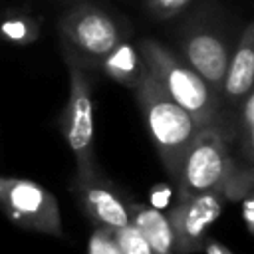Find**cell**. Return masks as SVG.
Listing matches in <instances>:
<instances>
[{"mask_svg": "<svg viewBox=\"0 0 254 254\" xmlns=\"http://www.w3.org/2000/svg\"><path fill=\"white\" fill-rule=\"evenodd\" d=\"M141 60L161 87L198 123L220 127L232 135V121L222 109L220 95L167 44L145 38L139 46Z\"/></svg>", "mask_w": 254, "mask_h": 254, "instance_id": "1", "label": "cell"}, {"mask_svg": "<svg viewBox=\"0 0 254 254\" xmlns=\"http://www.w3.org/2000/svg\"><path fill=\"white\" fill-rule=\"evenodd\" d=\"M133 91L153 147L169 177L175 179L185 151L202 127L161 87L145 64Z\"/></svg>", "mask_w": 254, "mask_h": 254, "instance_id": "2", "label": "cell"}, {"mask_svg": "<svg viewBox=\"0 0 254 254\" xmlns=\"http://www.w3.org/2000/svg\"><path fill=\"white\" fill-rule=\"evenodd\" d=\"M62 56L67 67L69 89L67 103L62 113V135L75 159V179H89L99 173L95 161V103H93V75L87 65L62 44Z\"/></svg>", "mask_w": 254, "mask_h": 254, "instance_id": "3", "label": "cell"}, {"mask_svg": "<svg viewBox=\"0 0 254 254\" xmlns=\"http://www.w3.org/2000/svg\"><path fill=\"white\" fill-rule=\"evenodd\" d=\"M230 32L216 4H202L179 26V56L220 95L232 50Z\"/></svg>", "mask_w": 254, "mask_h": 254, "instance_id": "4", "label": "cell"}, {"mask_svg": "<svg viewBox=\"0 0 254 254\" xmlns=\"http://www.w3.org/2000/svg\"><path fill=\"white\" fill-rule=\"evenodd\" d=\"M232 135L220 127H202L183 155L177 183V198L220 192L238 161L230 153Z\"/></svg>", "mask_w": 254, "mask_h": 254, "instance_id": "5", "label": "cell"}, {"mask_svg": "<svg viewBox=\"0 0 254 254\" xmlns=\"http://www.w3.org/2000/svg\"><path fill=\"white\" fill-rule=\"evenodd\" d=\"M62 44H65L83 65L97 69L99 62L127 40V26L111 12L91 4L75 2L58 22Z\"/></svg>", "mask_w": 254, "mask_h": 254, "instance_id": "6", "label": "cell"}, {"mask_svg": "<svg viewBox=\"0 0 254 254\" xmlns=\"http://www.w3.org/2000/svg\"><path fill=\"white\" fill-rule=\"evenodd\" d=\"M0 210L28 232L64 238L60 204L54 192L32 179L0 175Z\"/></svg>", "mask_w": 254, "mask_h": 254, "instance_id": "7", "label": "cell"}, {"mask_svg": "<svg viewBox=\"0 0 254 254\" xmlns=\"http://www.w3.org/2000/svg\"><path fill=\"white\" fill-rule=\"evenodd\" d=\"M224 204L226 198L220 192H200L177 198V204L167 214L173 228L175 254L202 252L208 230L222 214Z\"/></svg>", "mask_w": 254, "mask_h": 254, "instance_id": "8", "label": "cell"}, {"mask_svg": "<svg viewBox=\"0 0 254 254\" xmlns=\"http://www.w3.org/2000/svg\"><path fill=\"white\" fill-rule=\"evenodd\" d=\"M71 190L93 228L115 232L129 224V200L101 175V171L89 179H73Z\"/></svg>", "mask_w": 254, "mask_h": 254, "instance_id": "9", "label": "cell"}, {"mask_svg": "<svg viewBox=\"0 0 254 254\" xmlns=\"http://www.w3.org/2000/svg\"><path fill=\"white\" fill-rule=\"evenodd\" d=\"M252 83H254V24L248 22L240 30L238 40L230 50V58L220 87V99L226 105L236 107L252 91Z\"/></svg>", "mask_w": 254, "mask_h": 254, "instance_id": "10", "label": "cell"}, {"mask_svg": "<svg viewBox=\"0 0 254 254\" xmlns=\"http://www.w3.org/2000/svg\"><path fill=\"white\" fill-rule=\"evenodd\" d=\"M129 222L145 236L153 254H175V238L169 216L159 208L129 202Z\"/></svg>", "mask_w": 254, "mask_h": 254, "instance_id": "11", "label": "cell"}, {"mask_svg": "<svg viewBox=\"0 0 254 254\" xmlns=\"http://www.w3.org/2000/svg\"><path fill=\"white\" fill-rule=\"evenodd\" d=\"M97 69H101L105 75H109L117 83L133 89L143 71V60H141L139 50L133 48L127 40H123L111 54H107L99 62Z\"/></svg>", "mask_w": 254, "mask_h": 254, "instance_id": "12", "label": "cell"}, {"mask_svg": "<svg viewBox=\"0 0 254 254\" xmlns=\"http://www.w3.org/2000/svg\"><path fill=\"white\" fill-rule=\"evenodd\" d=\"M236 123H232V143H238L240 163H254V93L250 91L236 105Z\"/></svg>", "mask_w": 254, "mask_h": 254, "instance_id": "13", "label": "cell"}, {"mask_svg": "<svg viewBox=\"0 0 254 254\" xmlns=\"http://www.w3.org/2000/svg\"><path fill=\"white\" fill-rule=\"evenodd\" d=\"M196 2L198 0H143V8L151 18L167 22L187 14Z\"/></svg>", "mask_w": 254, "mask_h": 254, "instance_id": "14", "label": "cell"}, {"mask_svg": "<svg viewBox=\"0 0 254 254\" xmlns=\"http://www.w3.org/2000/svg\"><path fill=\"white\" fill-rule=\"evenodd\" d=\"M115 244L119 246L121 254H153L149 242L145 240V236L129 222L121 228H117L115 232H111Z\"/></svg>", "mask_w": 254, "mask_h": 254, "instance_id": "15", "label": "cell"}, {"mask_svg": "<svg viewBox=\"0 0 254 254\" xmlns=\"http://www.w3.org/2000/svg\"><path fill=\"white\" fill-rule=\"evenodd\" d=\"M87 254H121V250L115 244L111 232L93 228L89 242H87Z\"/></svg>", "mask_w": 254, "mask_h": 254, "instance_id": "16", "label": "cell"}, {"mask_svg": "<svg viewBox=\"0 0 254 254\" xmlns=\"http://www.w3.org/2000/svg\"><path fill=\"white\" fill-rule=\"evenodd\" d=\"M240 210H242V220H244L246 232L254 234V192L246 194L240 200Z\"/></svg>", "mask_w": 254, "mask_h": 254, "instance_id": "17", "label": "cell"}, {"mask_svg": "<svg viewBox=\"0 0 254 254\" xmlns=\"http://www.w3.org/2000/svg\"><path fill=\"white\" fill-rule=\"evenodd\" d=\"M202 252H206V254H232L222 242H218V240H214V238H210V236H208V240L204 242Z\"/></svg>", "mask_w": 254, "mask_h": 254, "instance_id": "18", "label": "cell"}, {"mask_svg": "<svg viewBox=\"0 0 254 254\" xmlns=\"http://www.w3.org/2000/svg\"><path fill=\"white\" fill-rule=\"evenodd\" d=\"M69 2H83V0H69Z\"/></svg>", "mask_w": 254, "mask_h": 254, "instance_id": "19", "label": "cell"}]
</instances>
